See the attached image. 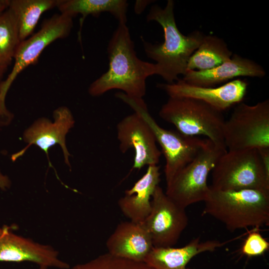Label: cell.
Here are the masks:
<instances>
[{
    "mask_svg": "<svg viewBox=\"0 0 269 269\" xmlns=\"http://www.w3.org/2000/svg\"><path fill=\"white\" fill-rule=\"evenodd\" d=\"M117 135L122 153L130 149L134 150L133 168L139 170L145 165L159 163L161 152L157 146L154 134L137 113L125 117L118 123Z\"/></svg>",
    "mask_w": 269,
    "mask_h": 269,
    "instance_id": "obj_12",
    "label": "cell"
},
{
    "mask_svg": "<svg viewBox=\"0 0 269 269\" xmlns=\"http://www.w3.org/2000/svg\"><path fill=\"white\" fill-rule=\"evenodd\" d=\"M159 169L157 165H148L144 175L119 199L120 209L130 221L141 223L149 215L152 194L160 181Z\"/></svg>",
    "mask_w": 269,
    "mask_h": 269,
    "instance_id": "obj_17",
    "label": "cell"
},
{
    "mask_svg": "<svg viewBox=\"0 0 269 269\" xmlns=\"http://www.w3.org/2000/svg\"><path fill=\"white\" fill-rule=\"evenodd\" d=\"M231 241L202 242L198 237L180 248L153 247L144 263L152 269H191L187 265L194 257L202 253L214 252Z\"/></svg>",
    "mask_w": 269,
    "mask_h": 269,
    "instance_id": "obj_18",
    "label": "cell"
},
{
    "mask_svg": "<svg viewBox=\"0 0 269 269\" xmlns=\"http://www.w3.org/2000/svg\"><path fill=\"white\" fill-rule=\"evenodd\" d=\"M160 118L186 136H205L226 149L223 137V112L194 99L169 97L159 111Z\"/></svg>",
    "mask_w": 269,
    "mask_h": 269,
    "instance_id": "obj_4",
    "label": "cell"
},
{
    "mask_svg": "<svg viewBox=\"0 0 269 269\" xmlns=\"http://www.w3.org/2000/svg\"><path fill=\"white\" fill-rule=\"evenodd\" d=\"M20 42L15 16L8 7L0 15V69L5 72Z\"/></svg>",
    "mask_w": 269,
    "mask_h": 269,
    "instance_id": "obj_22",
    "label": "cell"
},
{
    "mask_svg": "<svg viewBox=\"0 0 269 269\" xmlns=\"http://www.w3.org/2000/svg\"><path fill=\"white\" fill-rule=\"evenodd\" d=\"M10 185V181L8 177L3 175L0 171V188L5 190L9 188Z\"/></svg>",
    "mask_w": 269,
    "mask_h": 269,
    "instance_id": "obj_27",
    "label": "cell"
},
{
    "mask_svg": "<svg viewBox=\"0 0 269 269\" xmlns=\"http://www.w3.org/2000/svg\"><path fill=\"white\" fill-rule=\"evenodd\" d=\"M257 230L249 232L242 247V253L249 257L262 256L269 248V242Z\"/></svg>",
    "mask_w": 269,
    "mask_h": 269,
    "instance_id": "obj_24",
    "label": "cell"
},
{
    "mask_svg": "<svg viewBox=\"0 0 269 269\" xmlns=\"http://www.w3.org/2000/svg\"><path fill=\"white\" fill-rule=\"evenodd\" d=\"M151 0H137L134 5V11L136 13H140L147 5L151 2Z\"/></svg>",
    "mask_w": 269,
    "mask_h": 269,
    "instance_id": "obj_26",
    "label": "cell"
},
{
    "mask_svg": "<svg viewBox=\"0 0 269 269\" xmlns=\"http://www.w3.org/2000/svg\"><path fill=\"white\" fill-rule=\"evenodd\" d=\"M116 96L138 114L151 128L165 157L164 174L168 184L195 157L207 138L186 136L177 131L165 129L159 126L150 115L143 99L131 98L123 93H118Z\"/></svg>",
    "mask_w": 269,
    "mask_h": 269,
    "instance_id": "obj_7",
    "label": "cell"
},
{
    "mask_svg": "<svg viewBox=\"0 0 269 269\" xmlns=\"http://www.w3.org/2000/svg\"><path fill=\"white\" fill-rule=\"evenodd\" d=\"M108 253L120 258L144 262L153 248L151 237L142 222H122L106 242Z\"/></svg>",
    "mask_w": 269,
    "mask_h": 269,
    "instance_id": "obj_16",
    "label": "cell"
},
{
    "mask_svg": "<svg viewBox=\"0 0 269 269\" xmlns=\"http://www.w3.org/2000/svg\"><path fill=\"white\" fill-rule=\"evenodd\" d=\"M59 0H10L8 7L17 23L20 42L32 35L41 16L57 7Z\"/></svg>",
    "mask_w": 269,
    "mask_h": 269,
    "instance_id": "obj_21",
    "label": "cell"
},
{
    "mask_svg": "<svg viewBox=\"0 0 269 269\" xmlns=\"http://www.w3.org/2000/svg\"><path fill=\"white\" fill-rule=\"evenodd\" d=\"M157 86L171 98H188L202 101L223 112L243 102L248 83L237 78L221 86L206 87L191 85L181 79L171 83H159Z\"/></svg>",
    "mask_w": 269,
    "mask_h": 269,
    "instance_id": "obj_13",
    "label": "cell"
},
{
    "mask_svg": "<svg viewBox=\"0 0 269 269\" xmlns=\"http://www.w3.org/2000/svg\"><path fill=\"white\" fill-rule=\"evenodd\" d=\"M54 121L52 122L46 118L36 120L23 133L24 141L27 145L18 152L13 153L12 161L22 156L27 149L34 144L44 151L48 160L49 165L54 168L48 156L49 149L58 144L61 147L65 163L71 168L69 156L66 144V136L74 127L75 120L71 111L65 106L55 109L53 114Z\"/></svg>",
    "mask_w": 269,
    "mask_h": 269,
    "instance_id": "obj_11",
    "label": "cell"
},
{
    "mask_svg": "<svg viewBox=\"0 0 269 269\" xmlns=\"http://www.w3.org/2000/svg\"><path fill=\"white\" fill-rule=\"evenodd\" d=\"M38 269H49V268L43 267H39V268Z\"/></svg>",
    "mask_w": 269,
    "mask_h": 269,
    "instance_id": "obj_30",
    "label": "cell"
},
{
    "mask_svg": "<svg viewBox=\"0 0 269 269\" xmlns=\"http://www.w3.org/2000/svg\"><path fill=\"white\" fill-rule=\"evenodd\" d=\"M227 151L207 139L195 157L166 185L165 194L184 208L204 201L210 191L207 185L209 174L220 157Z\"/></svg>",
    "mask_w": 269,
    "mask_h": 269,
    "instance_id": "obj_8",
    "label": "cell"
},
{
    "mask_svg": "<svg viewBox=\"0 0 269 269\" xmlns=\"http://www.w3.org/2000/svg\"><path fill=\"white\" fill-rule=\"evenodd\" d=\"M151 210L142 222L153 247H173L188 224L185 208L172 200L158 185L151 200Z\"/></svg>",
    "mask_w": 269,
    "mask_h": 269,
    "instance_id": "obj_10",
    "label": "cell"
},
{
    "mask_svg": "<svg viewBox=\"0 0 269 269\" xmlns=\"http://www.w3.org/2000/svg\"><path fill=\"white\" fill-rule=\"evenodd\" d=\"M10 0H0V15H1L9 6Z\"/></svg>",
    "mask_w": 269,
    "mask_h": 269,
    "instance_id": "obj_28",
    "label": "cell"
},
{
    "mask_svg": "<svg viewBox=\"0 0 269 269\" xmlns=\"http://www.w3.org/2000/svg\"><path fill=\"white\" fill-rule=\"evenodd\" d=\"M4 72L3 71H2L0 69V82H1V78L2 77V76H3V74Z\"/></svg>",
    "mask_w": 269,
    "mask_h": 269,
    "instance_id": "obj_29",
    "label": "cell"
},
{
    "mask_svg": "<svg viewBox=\"0 0 269 269\" xmlns=\"http://www.w3.org/2000/svg\"><path fill=\"white\" fill-rule=\"evenodd\" d=\"M9 229L7 226L0 227V262L28 261L48 268H70L52 247L17 235Z\"/></svg>",
    "mask_w": 269,
    "mask_h": 269,
    "instance_id": "obj_14",
    "label": "cell"
},
{
    "mask_svg": "<svg viewBox=\"0 0 269 269\" xmlns=\"http://www.w3.org/2000/svg\"><path fill=\"white\" fill-rule=\"evenodd\" d=\"M214 189L228 191L250 189L269 192V177L257 149L227 150L212 170Z\"/></svg>",
    "mask_w": 269,
    "mask_h": 269,
    "instance_id": "obj_6",
    "label": "cell"
},
{
    "mask_svg": "<svg viewBox=\"0 0 269 269\" xmlns=\"http://www.w3.org/2000/svg\"><path fill=\"white\" fill-rule=\"evenodd\" d=\"M202 215L222 223L230 232L269 225V192L255 189L223 191L210 187Z\"/></svg>",
    "mask_w": 269,
    "mask_h": 269,
    "instance_id": "obj_3",
    "label": "cell"
},
{
    "mask_svg": "<svg viewBox=\"0 0 269 269\" xmlns=\"http://www.w3.org/2000/svg\"><path fill=\"white\" fill-rule=\"evenodd\" d=\"M235 106L223 127L227 150L269 147V100Z\"/></svg>",
    "mask_w": 269,
    "mask_h": 269,
    "instance_id": "obj_9",
    "label": "cell"
},
{
    "mask_svg": "<svg viewBox=\"0 0 269 269\" xmlns=\"http://www.w3.org/2000/svg\"><path fill=\"white\" fill-rule=\"evenodd\" d=\"M68 269H152L145 263L117 257L108 253Z\"/></svg>",
    "mask_w": 269,
    "mask_h": 269,
    "instance_id": "obj_23",
    "label": "cell"
},
{
    "mask_svg": "<svg viewBox=\"0 0 269 269\" xmlns=\"http://www.w3.org/2000/svg\"><path fill=\"white\" fill-rule=\"evenodd\" d=\"M73 18L55 14L45 20L40 29L21 41L15 53L13 66L4 81L0 83V126L8 125L13 115L6 108L7 93L16 77L28 66L37 62L43 50L55 40L67 37L73 27Z\"/></svg>",
    "mask_w": 269,
    "mask_h": 269,
    "instance_id": "obj_5",
    "label": "cell"
},
{
    "mask_svg": "<svg viewBox=\"0 0 269 269\" xmlns=\"http://www.w3.org/2000/svg\"><path fill=\"white\" fill-rule=\"evenodd\" d=\"M174 7L172 0H168L164 8L157 4L150 7L146 20L160 25L164 41L153 44L143 40L146 55L155 62L157 75L168 84L177 81L179 75L185 74L190 57L205 35L199 30H194L187 35L182 34L176 25Z\"/></svg>",
    "mask_w": 269,
    "mask_h": 269,
    "instance_id": "obj_2",
    "label": "cell"
},
{
    "mask_svg": "<svg viewBox=\"0 0 269 269\" xmlns=\"http://www.w3.org/2000/svg\"><path fill=\"white\" fill-rule=\"evenodd\" d=\"M128 5L125 0H59L57 7L60 13L72 18L78 14L82 15L80 35L84 19L89 15L96 16L109 12L119 23L127 24Z\"/></svg>",
    "mask_w": 269,
    "mask_h": 269,
    "instance_id": "obj_19",
    "label": "cell"
},
{
    "mask_svg": "<svg viewBox=\"0 0 269 269\" xmlns=\"http://www.w3.org/2000/svg\"><path fill=\"white\" fill-rule=\"evenodd\" d=\"M267 175L269 177V147L257 149Z\"/></svg>",
    "mask_w": 269,
    "mask_h": 269,
    "instance_id": "obj_25",
    "label": "cell"
},
{
    "mask_svg": "<svg viewBox=\"0 0 269 269\" xmlns=\"http://www.w3.org/2000/svg\"><path fill=\"white\" fill-rule=\"evenodd\" d=\"M266 74L264 68L256 62L238 54L222 64L203 71L187 70L181 79L194 86L212 87L240 77L263 78Z\"/></svg>",
    "mask_w": 269,
    "mask_h": 269,
    "instance_id": "obj_15",
    "label": "cell"
},
{
    "mask_svg": "<svg viewBox=\"0 0 269 269\" xmlns=\"http://www.w3.org/2000/svg\"><path fill=\"white\" fill-rule=\"evenodd\" d=\"M233 53L224 40L216 35H205L190 57L187 70L203 71L214 68L230 59Z\"/></svg>",
    "mask_w": 269,
    "mask_h": 269,
    "instance_id": "obj_20",
    "label": "cell"
},
{
    "mask_svg": "<svg viewBox=\"0 0 269 269\" xmlns=\"http://www.w3.org/2000/svg\"><path fill=\"white\" fill-rule=\"evenodd\" d=\"M107 52L108 69L90 84L89 94L98 97L118 89L129 97L143 99L146 79L157 75V68L155 63L137 57L127 24L119 23L109 42Z\"/></svg>",
    "mask_w": 269,
    "mask_h": 269,
    "instance_id": "obj_1",
    "label": "cell"
}]
</instances>
